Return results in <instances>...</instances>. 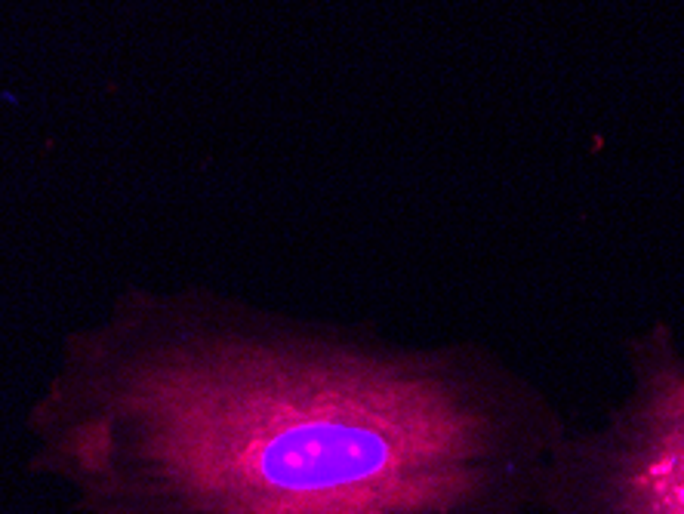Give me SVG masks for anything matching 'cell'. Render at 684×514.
Returning a JSON list of instances; mask_svg holds the SVG:
<instances>
[{
    "mask_svg": "<svg viewBox=\"0 0 684 514\" xmlns=\"http://www.w3.org/2000/svg\"><path fill=\"white\" fill-rule=\"evenodd\" d=\"M626 391L574 425L543 514H684V352L666 326L626 345Z\"/></svg>",
    "mask_w": 684,
    "mask_h": 514,
    "instance_id": "cell-2",
    "label": "cell"
},
{
    "mask_svg": "<svg viewBox=\"0 0 684 514\" xmlns=\"http://www.w3.org/2000/svg\"><path fill=\"white\" fill-rule=\"evenodd\" d=\"M574 428L478 339L398 342L207 283H127L28 406L71 514H543Z\"/></svg>",
    "mask_w": 684,
    "mask_h": 514,
    "instance_id": "cell-1",
    "label": "cell"
}]
</instances>
